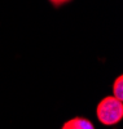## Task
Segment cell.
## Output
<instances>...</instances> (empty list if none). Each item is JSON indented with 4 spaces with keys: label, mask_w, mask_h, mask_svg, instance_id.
Wrapping results in <instances>:
<instances>
[{
    "label": "cell",
    "mask_w": 123,
    "mask_h": 129,
    "mask_svg": "<svg viewBox=\"0 0 123 129\" xmlns=\"http://www.w3.org/2000/svg\"><path fill=\"white\" fill-rule=\"evenodd\" d=\"M48 2H49L53 7L60 8V7H62V5H65V4H68V3L73 2V0H48Z\"/></svg>",
    "instance_id": "4"
},
{
    "label": "cell",
    "mask_w": 123,
    "mask_h": 129,
    "mask_svg": "<svg viewBox=\"0 0 123 129\" xmlns=\"http://www.w3.org/2000/svg\"><path fill=\"white\" fill-rule=\"evenodd\" d=\"M61 129H95L93 124L84 117H73L64 123Z\"/></svg>",
    "instance_id": "2"
},
{
    "label": "cell",
    "mask_w": 123,
    "mask_h": 129,
    "mask_svg": "<svg viewBox=\"0 0 123 129\" xmlns=\"http://www.w3.org/2000/svg\"><path fill=\"white\" fill-rule=\"evenodd\" d=\"M113 97L119 101L123 100V78L122 75L114 80V84H113Z\"/></svg>",
    "instance_id": "3"
},
{
    "label": "cell",
    "mask_w": 123,
    "mask_h": 129,
    "mask_svg": "<svg viewBox=\"0 0 123 129\" xmlns=\"http://www.w3.org/2000/svg\"><path fill=\"white\" fill-rule=\"evenodd\" d=\"M96 115L101 124L108 126L115 125L123 117V103L113 95L105 97L97 105Z\"/></svg>",
    "instance_id": "1"
}]
</instances>
